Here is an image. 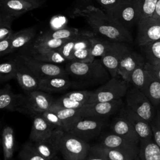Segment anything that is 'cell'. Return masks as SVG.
<instances>
[{"label":"cell","instance_id":"20","mask_svg":"<svg viewBox=\"0 0 160 160\" xmlns=\"http://www.w3.org/2000/svg\"><path fill=\"white\" fill-rule=\"evenodd\" d=\"M112 132L124 138L128 141L139 146L140 138L132 124L124 117L115 118L111 126Z\"/></svg>","mask_w":160,"mask_h":160},{"label":"cell","instance_id":"4","mask_svg":"<svg viewBox=\"0 0 160 160\" xmlns=\"http://www.w3.org/2000/svg\"><path fill=\"white\" fill-rule=\"evenodd\" d=\"M126 107L139 116L151 123L155 118L157 110L148 98L139 89L131 86L126 95Z\"/></svg>","mask_w":160,"mask_h":160},{"label":"cell","instance_id":"26","mask_svg":"<svg viewBox=\"0 0 160 160\" xmlns=\"http://www.w3.org/2000/svg\"><path fill=\"white\" fill-rule=\"evenodd\" d=\"M26 56H31L38 61L56 64H61L63 63L66 64L69 61L58 51L57 49L34 52Z\"/></svg>","mask_w":160,"mask_h":160},{"label":"cell","instance_id":"37","mask_svg":"<svg viewBox=\"0 0 160 160\" xmlns=\"http://www.w3.org/2000/svg\"><path fill=\"white\" fill-rule=\"evenodd\" d=\"M83 105V103L72 101L63 95L54 101L49 110L61 109H79Z\"/></svg>","mask_w":160,"mask_h":160},{"label":"cell","instance_id":"36","mask_svg":"<svg viewBox=\"0 0 160 160\" xmlns=\"http://www.w3.org/2000/svg\"><path fill=\"white\" fill-rule=\"evenodd\" d=\"M16 17L0 12V41L11 36L14 32L12 22Z\"/></svg>","mask_w":160,"mask_h":160},{"label":"cell","instance_id":"6","mask_svg":"<svg viewBox=\"0 0 160 160\" xmlns=\"http://www.w3.org/2000/svg\"><path fill=\"white\" fill-rule=\"evenodd\" d=\"M122 104V101L120 99L112 101L85 104L78 110L82 118L106 119L118 111H120Z\"/></svg>","mask_w":160,"mask_h":160},{"label":"cell","instance_id":"16","mask_svg":"<svg viewBox=\"0 0 160 160\" xmlns=\"http://www.w3.org/2000/svg\"><path fill=\"white\" fill-rule=\"evenodd\" d=\"M27 108L29 115L49 110L54 100L48 92L38 89L26 92Z\"/></svg>","mask_w":160,"mask_h":160},{"label":"cell","instance_id":"23","mask_svg":"<svg viewBox=\"0 0 160 160\" xmlns=\"http://www.w3.org/2000/svg\"><path fill=\"white\" fill-rule=\"evenodd\" d=\"M37 26L22 29L11 35L12 52L19 51L29 44L37 35Z\"/></svg>","mask_w":160,"mask_h":160},{"label":"cell","instance_id":"5","mask_svg":"<svg viewBox=\"0 0 160 160\" xmlns=\"http://www.w3.org/2000/svg\"><path fill=\"white\" fill-rule=\"evenodd\" d=\"M88 142L69 132H65L60 144L59 152L65 160H84L90 148Z\"/></svg>","mask_w":160,"mask_h":160},{"label":"cell","instance_id":"24","mask_svg":"<svg viewBox=\"0 0 160 160\" xmlns=\"http://www.w3.org/2000/svg\"><path fill=\"white\" fill-rule=\"evenodd\" d=\"M146 66V64H145ZM149 74L142 92L148 98L151 103L156 108L160 106V81L146 67Z\"/></svg>","mask_w":160,"mask_h":160},{"label":"cell","instance_id":"21","mask_svg":"<svg viewBox=\"0 0 160 160\" xmlns=\"http://www.w3.org/2000/svg\"><path fill=\"white\" fill-rule=\"evenodd\" d=\"M72 84L68 76L46 77L39 79V89L48 93L59 92L68 89Z\"/></svg>","mask_w":160,"mask_h":160},{"label":"cell","instance_id":"39","mask_svg":"<svg viewBox=\"0 0 160 160\" xmlns=\"http://www.w3.org/2000/svg\"><path fill=\"white\" fill-rule=\"evenodd\" d=\"M85 159L86 160H108V158L105 153L104 147L99 144H96L90 147Z\"/></svg>","mask_w":160,"mask_h":160},{"label":"cell","instance_id":"31","mask_svg":"<svg viewBox=\"0 0 160 160\" xmlns=\"http://www.w3.org/2000/svg\"><path fill=\"white\" fill-rule=\"evenodd\" d=\"M91 54L93 57L102 56L110 48L112 41L99 36L94 33L91 39Z\"/></svg>","mask_w":160,"mask_h":160},{"label":"cell","instance_id":"12","mask_svg":"<svg viewBox=\"0 0 160 160\" xmlns=\"http://www.w3.org/2000/svg\"><path fill=\"white\" fill-rule=\"evenodd\" d=\"M65 132L60 129H56L48 136L32 143L41 156L48 159L52 158L59 152L61 141Z\"/></svg>","mask_w":160,"mask_h":160},{"label":"cell","instance_id":"43","mask_svg":"<svg viewBox=\"0 0 160 160\" xmlns=\"http://www.w3.org/2000/svg\"><path fill=\"white\" fill-rule=\"evenodd\" d=\"M98 4L104 9L105 12L113 17L116 12L121 0H96Z\"/></svg>","mask_w":160,"mask_h":160},{"label":"cell","instance_id":"46","mask_svg":"<svg viewBox=\"0 0 160 160\" xmlns=\"http://www.w3.org/2000/svg\"><path fill=\"white\" fill-rule=\"evenodd\" d=\"M68 19L66 16L58 14L53 16L49 22V26L51 30H58L67 27Z\"/></svg>","mask_w":160,"mask_h":160},{"label":"cell","instance_id":"15","mask_svg":"<svg viewBox=\"0 0 160 160\" xmlns=\"http://www.w3.org/2000/svg\"><path fill=\"white\" fill-rule=\"evenodd\" d=\"M99 144L102 146L123 151L135 159L139 154V146L135 144L124 138L114 133L104 134L101 138Z\"/></svg>","mask_w":160,"mask_h":160},{"label":"cell","instance_id":"14","mask_svg":"<svg viewBox=\"0 0 160 160\" xmlns=\"http://www.w3.org/2000/svg\"><path fill=\"white\" fill-rule=\"evenodd\" d=\"M45 0H0V12L18 17L41 7Z\"/></svg>","mask_w":160,"mask_h":160},{"label":"cell","instance_id":"45","mask_svg":"<svg viewBox=\"0 0 160 160\" xmlns=\"http://www.w3.org/2000/svg\"><path fill=\"white\" fill-rule=\"evenodd\" d=\"M152 138L155 143L160 148V109H158L154 119L151 123Z\"/></svg>","mask_w":160,"mask_h":160},{"label":"cell","instance_id":"30","mask_svg":"<svg viewBox=\"0 0 160 160\" xmlns=\"http://www.w3.org/2000/svg\"><path fill=\"white\" fill-rule=\"evenodd\" d=\"M145 64H142L138 66L131 73L128 83L142 92L146 86L148 78V71L146 68Z\"/></svg>","mask_w":160,"mask_h":160},{"label":"cell","instance_id":"51","mask_svg":"<svg viewBox=\"0 0 160 160\" xmlns=\"http://www.w3.org/2000/svg\"><path fill=\"white\" fill-rule=\"evenodd\" d=\"M134 160H142V159H141V158L138 156L134 159Z\"/></svg>","mask_w":160,"mask_h":160},{"label":"cell","instance_id":"48","mask_svg":"<svg viewBox=\"0 0 160 160\" xmlns=\"http://www.w3.org/2000/svg\"><path fill=\"white\" fill-rule=\"evenodd\" d=\"M92 0H75L74 3V8L72 11L74 10H82L85 9L89 5H92Z\"/></svg>","mask_w":160,"mask_h":160},{"label":"cell","instance_id":"7","mask_svg":"<svg viewBox=\"0 0 160 160\" xmlns=\"http://www.w3.org/2000/svg\"><path fill=\"white\" fill-rule=\"evenodd\" d=\"M16 57L27 66L39 79L46 77L68 76L65 68L60 64L38 61L31 56L20 54H18Z\"/></svg>","mask_w":160,"mask_h":160},{"label":"cell","instance_id":"18","mask_svg":"<svg viewBox=\"0 0 160 160\" xmlns=\"http://www.w3.org/2000/svg\"><path fill=\"white\" fill-rule=\"evenodd\" d=\"M145 58L131 48L121 58L119 68L118 75L128 82L129 77L132 71L139 65L146 62Z\"/></svg>","mask_w":160,"mask_h":160},{"label":"cell","instance_id":"50","mask_svg":"<svg viewBox=\"0 0 160 160\" xmlns=\"http://www.w3.org/2000/svg\"><path fill=\"white\" fill-rule=\"evenodd\" d=\"M152 17L160 19V0H158L156 3L155 10L152 15Z\"/></svg>","mask_w":160,"mask_h":160},{"label":"cell","instance_id":"41","mask_svg":"<svg viewBox=\"0 0 160 160\" xmlns=\"http://www.w3.org/2000/svg\"><path fill=\"white\" fill-rule=\"evenodd\" d=\"M92 92V91L81 90V91H71L64 95L72 101L79 102L85 104L88 103V101Z\"/></svg>","mask_w":160,"mask_h":160},{"label":"cell","instance_id":"22","mask_svg":"<svg viewBox=\"0 0 160 160\" xmlns=\"http://www.w3.org/2000/svg\"><path fill=\"white\" fill-rule=\"evenodd\" d=\"M32 116L33 120L29 135V138L32 142L38 141L48 136L57 129L47 121L41 113H36Z\"/></svg>","mask_w":160,"mask_h":160},{"label":"cell","instance_id":"53","mask_svg":"<svg viewBox=\"0 0 160 160\" xmlns=\"http://www.w3.org/2000/svg\"><path fill=\"white\" fill-rule=\"evenodd\" d=\"M84 160H86V159H84Z\"/></svg>","mask_w":160,"mask_h":160},{"label":"cell","instance_id":"34","mask_svg":"<svg viewBox=\"0 0 160 160\" xmlns=\"http://www.w3.org/2000/svg\"><path fill=\"white\" fill-rule=\"evenodd\" d=\"M17 72V61L16 59L4 61L0 64V82H5L16 78Z\"/></svg>","mask_w":160,"mask_h":160},{"label":"cell","instance_id":"9","mask_svg":"<svg viewBox=\"0 0 160 160\" xmlns=\"http://www.w3.org/2000/svg\"><path fill=\"white\" fill-rule=\"evenodd\" d=\"M160 39V19L152 16L141 19L137 24L136 42L139 46Z\"/></svg>","mask_w":160,"mask_h":160},{"label":"cell","instance_id":"40","mask_svg":"<svg viewBox=\"0 0 160 160\" xmlns=\"http://www.w3.org/2000/svg\"><path fill=\"white\" fill-rule=\"evenodd\" d=\"M78 35L68 39L60 48L57 49L58 51L68 61L71 60L72 54L74 50L75 44L78 40Z\"/></svg>","mask_w":160,"mask_h":160},{"label":"cell","instance_id":"11","mask_svg":"<svg viewBox=\"0 0 160 160\" xmlns=\"http://www.w3.org/2000/svg\"><path fill=\"white\" fill-rule=\"evenodd\" d=\"M0 108L29 114L26 95L14 93L9 84H6L0 91Z\"/></svg>","mask_w":160,"mask_h":160},{"label":"cell","instance_id":"35","mask_svg":"<svg viewBox=\"0 0 160 160\" xmlns=\"http://www.w3.org/2000/svg\"><path fill=\"white\" fill-rule=\"evenodd\" d=\"M158 0H136L138 22L144 18L152 16Z\"/></svg>","mask_w":160,"mask_h":160},{"label":"cell","instance_id":"29","mask_svg":"<svg viewBox=\"0 0 160 160\" xmlns=\"http://www.w3.org/2000/svg\"><path fill=\"white\" fill-rule=\"evenodd\" d=\"M139 47L147 62L153 66L160 64V39Z\"/></svg>","mask_w":160,"mask_h":160},{"label":"cell","instance_id":"2","mask_svg":"<svg viewBox=\"0 0 160 160\" xmlns=\"http://www.w3.org/2000/svg\"><path fill=\"white\" fill-rule=\"evenodd\" d=\"M65 69L75 83L82 86L103 84L111 78L101 59H95L89 62L69 61L65 64Z\"/></svg>","mask_w":160,"mask_h":160},{"label":"cell","instance_id":"52","mask_svg":"<svg viewBox=\"0 0 160 160\" xmlns=\"http://www.w3.org/2000/svg\"><path fill=\"white\" fill-rule=\"evenodd\" d=\"M159 109H160V106H159Z\"/></svg>","mask_w":160,"mask_h":160},{"label":"cell","instance_id":"42","mask_svg":"<svg viewBox=\"0 0 160 160\" xmlns=\"http://www.w3.org/2000/svg\"><path fill=\"white\" fill-rule=\"evenodd\" d=\"M41 116L51 124L54 126L57 129H60L64 131V126L63 122L59 118L55 111L52 110H47L41 113Z\"/></svg>","mask_w":160,"mask_h":160},{"label":"cell","instance_id":"13","mask_svg":"<svg viewBox=\"0 0 160 160\" xmlns=\"http://www.w3.org/2000/svg\"><path fill=\"white\" fill-rule=\"evenodd\" d=\"M112 18L129 31L138 22L136 0H121Z\"/></svg>","mask_w":160,"mask_h":160},{"label":"cell","instance_id":"27","mask_svg":"<svg viewBox=\"0 0 160 160\" xmlns=\"http://www.w3.org/2000/svg\"><path fill=\"white\" fill-rule=\"evenodd\" d=\"M64 123V131L68 132L72 127L81 118L78 109H53Z\"/></svg>","mask_w":160,"mask_h":160},{"label":"cell","instance_id":"33","mask_svg":"<svg viewBox=\"0 0 160 160\" xmlns=\"http://www.w3.org/2000/svg\"><path fill=\"white\" fill-rule=\"evenodd\" d=\"M81 30L71 27H66L58 30L49 29L42 32L44 36L55 39H67L76 36L80 32Z\"/></svg>","mask_w":160,"mask_h":160},{"label":"cell","instance_id":"28","mask_svg":"<svg viewBox=\"0 0 160 160\" xmlns=\"http://www.w3.org/2000/svg\"><path fill=\"white\" fill-rule=\"evenodd\" d=\"M14 130L10 126H5L2 132V144L4 160H10L13 156L14 150Z\"/></svg>","mask_w":160,"mask_h":160},{"label":"cell","instance_id":"8","mask_svg":"<svg viewBox=\"0 0 160 160\" xmlns=\"http://www.w3.org/2000/svg\"><path fill=\"white\" fill-rule=\"evenodd\" d=\"M106 124V119L82 118L68 132L88 142L98 136Z\"/></svg>","mask_w":160,"mask_h":160},{"label":"cell","instance_id":"44","mask_svg":"<svg viewBox=\"0 0 160 160\" xmlns=\"http://www.w3.org/2000/svg\"><path fill=\"white\" fill-rule=\"evenodd\" d=\"M104 149L108 160H134L131 156L123 151L104 147Z\"/></svg>","mask_w":160,"mask_h":160},{"label":"cell","instance_id":"38","mask_svg":"<svg viewBox=\"0 0 160 160\" xmlns=\"http://www.w3.org/2000/svg\"><path fill=\"white\" fill-rule=\"evenodd\" d=\"M95 59L91 54V48L81 49L75 50L72 54L71 61L81 62H89Z\"/></svg>","mask_w":160,"mask_h":160},{"label":"cell","instance_id":"49","mask_svg":"<svg viewBox=\"0 0 160 160\" xmlns=\"http://www.w3.org/2000/svg\"><path fill=\"white\" fill-rule=\"evenodd\" d=\"M146 66L152 73V74L156 78V79L160 81V64L153 66L146 62Z\"/></svg>","mask_w":160,"mask_h":160},{"label":"cell","instance_id":"32","mask_svg":"<svg viewBox=\"0 0 160 160\" xmlns=\"http://www.w3.org/2000/svg\"><path fill=\"white\" fill-rule=\"evenodd\" d=\"M19 158L21 160H62L56 156L52 158L48 159L38 152L32 142L26 143L19 153Z\"/></svg>","mask_w":160,"mask_h":160},{"label":"cell","instance_id":"19","mask_svg":"<svg viewBox=\"0 0 160 160\" xmlns=\"http://www.w3.org/2000/svg\"><path fill=\"white\" fill-rule=\"evenodd\" d=\"M17 72L16 79L21 87L26 92L39 89V78L16 56Z\"/></svg>","mask_w":160,"mask_h":160},{"label":"cell","instance_id":"17","mask_svg":"<svg viewBox=\"0 0 160 160\" xmlns=\"http://www.w3.org/2000/svg\"><path fill=\"white\" fill-rule=\"evenodd\" d=\"M120 116L126 118L133 126L140 140L152 139V131L151 124L139 116L126 106L119 111Z\"/></svg>","mask_w":160,"mask_h":160},{"label":"cell","instance_id":"25","mask_svg":"<svg viewBox=\"0 0 160 160\" xmlns=\"http://www.w3.org/2000/svg\"><path fill=\"white\" fill-rule=\"evenodd\" d=\"M138 156L142 160H160V148L153 139L140 140Z\"/></svg>","mask_w":160,"mask_h":160},{"label":"cell","instance_id":"47","mask_svg":"<svg viewBox=\"0 0 160 160\" xmlns=\"http://www.w3.org/2000/svg\"><path fill=\"white\" fill-rule=\"evenodd\" d=\"M12 53V39L11 36L0 41V56Z\"/></svg>","mask_w":160,"mask_h":160},{"label":"cell","instance_id":"3","mask_svg":"<svg viewBox=\"0 0 160 160\" xmlns=\"http://www.w3.org/2000/svg\"><path fill=\"white\" fill-rule=\"evenodd\" d=\"M129 85L122 78H118V76L111 78L92 91L88 103L112 101L122 99L126 95Z\"/></svg>","mask_w":160,"mask_h":160},{"label":"cell","instance_id":"10","mask_svg":"<svg viewBox=\"0 0 160 160\" xmlns=\"http://www.w3.org/2000/svg\"><path fill=\"white\" fill-rule=\"evenodd\" d=\"M128 42L112 41L108 51L101 57V61L108 69L111 78L118 76L119 62L124 54L129 49Z\"/></svg>","mask_w":160,"mask_h":160},{"label":"cell","instance_id":"1","mask_svg":"<svg viewBox=\"0 0 160 160\" xmlns=\"http://www.w3.org/2000/svg\"><path fill=\"white\" fill-rule=\"evenodd\" d=\"M71 16L84 18L92 31L97 35L111 41L131 43L133 41L130 31L101 9L89 5L82 10H74Z\"/></svg>","mask_w":160,"mask_h":160}]
</instances>
